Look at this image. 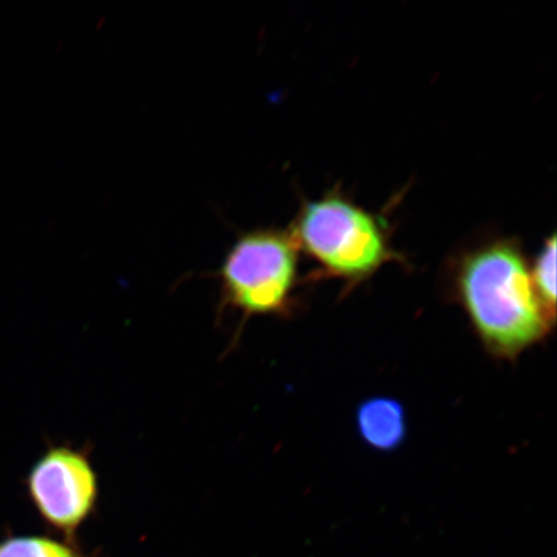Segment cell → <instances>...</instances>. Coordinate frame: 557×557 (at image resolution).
Returning <instances> with one entry per match:
<instances>
[{
	"label": "cell",
	"instance_id": "52a82bcc",
	"mask_svg": "<svg viewBox=\"0 0 557 557\" xmlns=\"http://www.w3.org/2000/svg\"><path fill=\"white\" fill-rule=\"evenodd\" d=\"M532 278L535 290L549 317L555 319L556 312V238H549L534 263Z\"/></svg>",
	"mask_w": 557,
	"mask_h": 557
},
{
	"label": "cell",
	"instance_id": "6da1fadb",
	"mask_svg": "<svg viewBox=\"0 0 557 557\" xmlns=\"http://www.w3.org/2000/svg\"><path fill=\"white\" fill-rule=\"evenodd\" d=\"M459 301L487 351L515 359L546 336L549 317L532 271L512 243L496 242L465 257L457 270Z\"/></svg>",
	"mask_w": 557,
	"mask_h": 557
},
{
	"label": "cell",
	"instance_id": "277c9868",
	"mask_svg": "<svg viewBox=\"0 0 557 557\" xmlns=\"http://www.w3.org/2000/svg\"><path fill=\"white\" fill-rule=\"evenodd\" d=\"M35 511L62 539L76 542L99 503V479L85 453L51 447L34 463L26 480Z\"/></svg>",
	"mask_w": 557,
	"mask_h": 557
},
{
	"label": "cell",
	"instance_id": "7a4b0ae2",
	"mask_svg": "<svg viewBox=\"0 0 557 557\" xmlns=\"http://www.w3.org/2000/svg\"><path fill=\"white\" fill-rule=\"evenodd\" d=\"M292 238L332 276L360 282L392 259L380 221L341 197L304 206Z\"/></svg>",
	"mask_w": 557,
	"mask_h": 557
},
{
	"label": "cell",
	"instance_id": "5b68a950",
	"mask_svg": "<svg viewBox=\"0 0 557 557\" xmlns=\"http://www.w3.org/2000/svg\"><path fill=\"white\" fill-rule=\"evenodd\" d=\"M357 428L369 447L379 451H393L406 441L407 416L399 401L379 396L360 404Z\"/></svg>",
	"mask_w": 557,
	"mask_h": 557
},
{
	"label": "cell",
	"instance_id": "3957f363",
	"mask_svg": "<svg viewBox=\"0 0 557 557\" xmlns=\"http://www.w3.org/2000/svg\"><path fill=\"white\" fill-rule=\"evenodd\" d=\"M297 249L292 235L278 230L242 235L221 264L222 304L248 318L288 311L297 284Z\"/></svg>",
	"mask_w": 557,
	"mask_h": 557
},
{
	"label": "cell",
	"instance_id": "8992f818",
	"mask_svg": "<svg viewBox=\"0 0 557 557\" xmlns=\"http://www.w3.org/2000/svg\"><path fill=\"white\" fill-rule=\"evenodd\" d=\"M0 557H97L87 554L76 542L48 535H9L0 540Z\"/></svg>",
	"mask_w": 557,
	"mask_h": 557
}]
</instances>
